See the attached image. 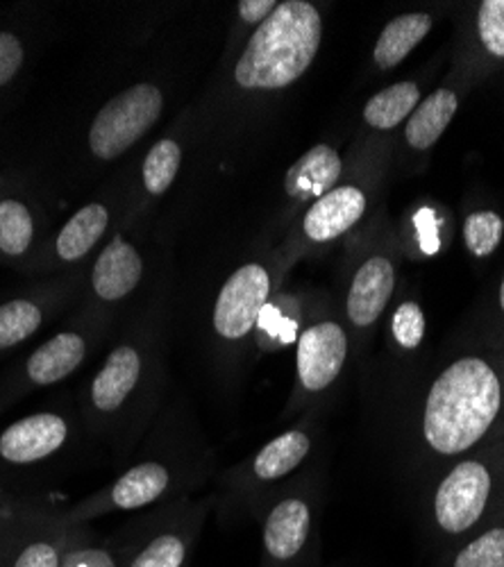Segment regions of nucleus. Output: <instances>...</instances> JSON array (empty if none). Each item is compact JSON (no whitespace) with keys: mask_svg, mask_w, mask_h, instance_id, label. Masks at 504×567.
I'll list each match as a JSON object with an SVG mask.
<instances>
[{"mask_svg":"<svg viewBox=\"0 0 504 567\" xmlns=\"http://www.w3.org/2000/svg\"><path fill=\"white\" fill-rule=\"evenodd\" d=\"M504 422V368L464 354L439 372L421 411L423 445L439 458H462Z\"/></svg>","mask_w":504,"mask_h":567,"instance_id":"f257e3e1","label":"nucleus"},{"mask_svg":"<svg viewBox=\"0 0 504 567\" xmlns=\"http://www.w3.org/2000/svg\"><path fill=\"white\" fill-rule=\"evenodd\" d=\"M323 21L305 0L278 3L275 12L255 30L237 62L235 80L244 89H285L311 66Z\"/></svg>","mask_w":504,"mask_h":567,"instance_id":"f03ea898","label":"nucleus"},{"mask_svg":"<svg viewBox=\"0 0 504 567\" xmlns=\"http://www.w3.org/2000/svg\"><path fill=\"white\" fill-rule=\"evenodd\" d=\"M504 508V452L456 461L436 484L430 529L443 551L477 534ZM441 554V551H439Z\"/></svg>","mask_w":504,"mask_h":567,"instance_id":"7ed1b4c3","label":"nucleus"},{"mask_svg":"<svg viewBox=\"0 0 504 567\" xmlns=\"http://www.w3.org/2000/svg\"><path fill=\"white\" fill-rule=\"evenodd\" d=\"M316 511L307 493H287L261 513L259 567H313Z\"/></svg>","mask_w":504,"mask_h":567,"instance_id":"20e7f679","label":"nucleus"},{"mask_svg":"<svg viewBox=\"0 0 504 567\" xmlns=\"http://www.w3.org/2000/svg\"><path fill=\"white\" fill-rule=\"evenodd\" d=\"M162 107L164 99L155 84H134L119 93L89 130L91 153L101 159H116L155 125Z\"/></svg>","mask_w":504,"mask_h":567,"instance_id":"39448f33","label":"nucleus"},{"mask_svg":"<svg viewBox=\"0 0 504 567\" xmlns=\"http://www.w3.org/2000/svg\"><path fill=\"white\" fill-rule=\"evenodd\" d=\"M270 277L264 266L248 264L230 275L214 305V332L227 341L239 343L248 339L268 305Z\"/></svg>","mask_w":504,"mask_h":567,"instance_id":"423d86ee","label":"nucleus"},{"mask_svg":"<svg viewBox=\"0 0 504 567\" xmlns=\"http://www.w3.org/2000/svg\"><path fill=\"white\" fill-rule=\"evenodd\" d=\"M205 511H179L168 523L116 547L121 567H187L200 536Z\"/></svg>","mask_w":504,"mask_h":567,"instance_id":"0eeeda50","label":"nucleus"},{"mask_svg":"<svg viewBox=\"0 0 504 567\" xmlns=\"http://www.w3.org/2000/svg\"><path fill=\"white\" fill-rule=\"evenodd\" d=\"M348 361V334L335 320H320L302 329L296 346L298 389L307 398L332 389Z\"/></svg>","mask_w":504,"mask_h":567,"instance_id":"6e6552de","label":"nucleus"},{"mask_svg":"<svg viewBox=\"0 0 504 567\" xmlns=\"http://www.w3.org/2000/svg\"><path fill=\"white\" fill-rule=\"evenodd\" d=\"M144 350L132 343L116 346L89 386L91 411L105 420L121 415L130 406L134 395L144 389Z\"/></svg>","mask_w":504,"mask_h":567,"instance_id":"1a4fd4ad","label":"nucleus"},{"mask_svg":"<svg viewBox=\"0 0 504 567\" xmlns=\"http://www.w3.org/2000/svg\"><path fill=\"white\" fill-rule=\"evenodd\" d=\"M66 441L69 422L60 413H32L12 422L0 434V461L10 465H32L60 452Z\"/></svg>","mask_w":504,"mask_h":567,"instance_id":"9d476101","label":"nucleus"},{"mask_svg":"<svg viewBox=\"0 0 504 567\" xmlns=\"http://www.w3.org/2000/svg\"><path fill=\"white\" fill-rule=\"evenodd\" d=\"M393 289L395 272L391 261L384 257H373L366 261L350 284L346 300L348 320L357 329L373 327L384 313L389 300L393 298Z\"/></svg>","mask_w":504,"mask_h":567,"instance_id":"9b49d317","label":"nucleus"},{"mask_svg":"<svg viewBox=\"0 0 504 567\" xmlns=\"http://www.w3.org/2000/svg\"><path fill=\"white\" fill-rule=\"evenodd\" d=\"M89 341L80 332H62L39 346L23 365L25 382L34 389L53 386L73 374L86 359Z\"/></svg>","mask_w":504,"mask_h":567,"instance_id":"f8f14e48","label":"nucleus"},{"mask_svg":"<svg viewBox=\"0 0 504 567\" xmlns=\"http://www.w3.org/2000/svg\"><path fill=\"white\" fill-rule=\"evenodd\" d=\"M366 212V196L357 186H339L318 198L305 216V234L313 244H328L346 234Z\"/></svg>","mask_w":504,"mask_h":567,"instance_id":"ddd939ff","label":"nucleus"},{"mask_svg":"<svg viewBox=\"0 0 504 567\" xmlns=\"http://www.w3.org/2000/svg\"><path fill=\"white\" fill-rule=\"evenodd\" d=\"M311 452V436L302 427H294L266 443L248 465V484L250 486H272L289 477L298 470Z\"/></svg>","mask_w":504,"mask_h":567,"instance_id":"4468645a","label":"nucleus"},{"mask_svg":"<svg viewBox=\"0 0 504 567\" xmlns=\"http://www.w3.org/2000/svg\"><path fill=\"white\" fill-rule=\"evenodd\" d=\"M82 525H69L64 517L53 523H30L19 538L6 567H62L64 554Z\"/></svg>","mask_w":504,"mask_h":567,"instance_id":"2eb2a0df","label":"nucleus"},{"mask_svg":"<svg viewBox=\"0 0 504 567\" xmlns=\"http://www.w3.org/2000/svg\"><path fill=\"white\" fill-rule=\"evenodd\" d=\"M144 275V261L130 244L114 239L99 257L91 284L101 300L114 302L130 296Z\"/></svg>","mask_w":504,"mask_h":567,"instance_id":"dca6fc26","label":"nucleus"},{"mask_svg":"<svg viewBox=\"0 0 504 567\" xmlns=\"http://www.w3.org/2000/svg\"><path fill=\"white\" fill-rule=\"evenodd\" d=\"M343 171L341 157L335 148L320 144L305 153L287 173V192L296 200L323 198L332 192Z\"/></svg>","mask_w":504,"mask_h":567,"instance_id":"f3484780","label":"nucleus"},{"mask_svg":"<svg viewBox=\"0 0 504 567\" xmlns=\"http://www.w3.org/2000/svg\"><path fill=\"white\" fill-rule=\"evenodd\" d=\"M436 567H504V508L477 534L441 551Z\"/></svg>","mask_w":504,"mask_h":567,"instance_id":"a211bd4d","label":"nucleus"},{"mask_svg":"<svg viewBox=\"0 0 504 567\" xmlns=\"http://www.w3.org/2000/svg\"><path fill=\"white\" fill-rule=\"evenodd\" d=\"M460 101H456V93L450 89L434 91L430 99H425L414 114L409 116L404 136L409 146L414 151H428L432 148L445 127L452 123V116L456 114Z\"/></svg>","mask_w":504,"mask_h":567,"instance_id":"6ab92c4d","label":"nucleus"},{"mask_svg":"<svg viewBox=\"0 0 504 567\" xmlns=\"http://www.w3.org/2000/svg\"><path fill=\"white\" fill-rule=\"evenodd\" d=\"M432 30V17L430 14H402L393 19L380 34L373 60L380 69H393L398 66L416 45L428 37Z\"/></svg>","mask_w":504,"mask_h":567,"instance_id":"aec40b11","label":"nucleus"},{"mask_svg":"<svg viewBox=\"0 0 504 567\" xmlns=\"http://www.w3.org/2000/svg\"><path fill=\"white\" fill-rule=\"evenodd\" d=\"M110 214L103 205L91 203L82 207L60 231L58 255L64 261L82 259L91 248L99 244L103 231L107 229Z\"/></svg>","mask_w":504,"mask_h":567,"instance_id":"412c9836","label":"nucleus"},{"mask_svg":"<svg viewBox=\"0 0 504 567\" xmlns=\"http://www.w3.org/2000/svg\"><path fill=\"white\" fill-rule=\"evenodd\" d=\"M421 101V89L414 82H398L387 86L384 91L366 103L363 121L376 130H391L402 123L411 112L416 110Z\"/></svg>","mask_w":504,"mask_h":567,"instance_id":"4be33fe9","label":"nucleus"},{"mask_svg":"<svg viewBox=\"0 0 504 567\" xmlns=\"http://www.w3.org/2000/svg\"><path fill=\"white\" fill-rule=\"evenodd\" d=\"M43 322V311L32 300H10L0 305V352L28 341Z\"/></svg>","mask_w":504,"mask_h":567,"instance_id":"5701e85b","label":"nucleus"},{"mask_svg":"<svg viewBox=\"0 0 504 567\" xmlns=\"http://www.w3.org/2000/svg\"><path fill=\"white\" fill-rule=\"evenodd\" d=\"M34 234V223L28 207L19 200L0 203V252L8 257H21Z\"/></svg>","mask_w":504,"mask_h":567,"instance_id":"b1692460","label":"nucleus"},{"mask_svg":"<svg viewBox=\"0 0 504 567\" xmlns=\"http://www.w3.org/2000/svg\"><path fill=\"white\" fill-rule=\"evenodd\" d=\"M182 162V151L173 138H162L151 148L144 162V184L153 196H162L173 184Z\"/></svg>","mask_w":504,"mask_h":567,"instance_id":"393cba45","label":"nucleus"},{"mask_svg":"<svg viewBox=\"0 0 504 567\" xmlns=\"http://www.w3.org/2000/svg\"><path fill=\"white\" fill-rule=\"evenodd\" d=\"M504 236V223L495 212H473L464 225V241L471 255L484 259L495 252Z\"/></svg>","mask_w":504,"mask_h":567,"instance_id":"a878e982","label":"nucleus"},{"mask_svg":"<svg viewBox=\"0 0 504 567\" xmlns=\"http://www.w3.org/2000/svg\"><path fill=\"white\" fill-rule=\"evenodd\" d=\"M425 313L421 305L407 300L391 318V339L400 352H416L425 339Z\"/></svg>","mask_w":504,"mask_h":567,"instance_id":"bb28decb","label":"nucleus"},{"mask_svg":"<svg viewBox=\"0 0 504 567\" xmlns=\"http://www.w3.org/2000/svg\"><path fill=\"white\" fill-rule=\"evenodd\" d=\"M62 567H121L114 545H99L82 527L69 545Z\"/></svg>","mask_w":504,"mask_h":567,"instance_id":"cd10ccee","label":"nucleus"},{"mask_svg":"<svg viewBox=\"0 0 504 567\" xmlns=\"http://www.w3.org/2000/svg\"><path fill=\"white\" fill-rule=\"evenodd\" d=\"M477 32L484 51L504 60V0H484L477 12Z\"/></svg>","mask_w":504,"mask_h":567,"instance_id":"c85d7f7f","label":"nucleus"},{"mask_svg":"<svg viewBox=\"0 0 504 567\" xmlns=\"http://www.w3.org/2000/svg\"><path fill=\"white\" fill-rule=\"evenodd\" d=\"M34 515H25L17 508L0 504V567H6L19 538L30 527Z\"/></svg>","mask_w":504,"mask_h":567,"instance_id":"c756f323","label":"nucleus"},{"mask_svg":"<svg viewBox=\"0 0 504 567\" xmlns=\"http://www.w3.org/2000/svg\"><path fill=\"white\" fill-rule=\"evenodd\" d=\"M23 64V45L21 41L10 34L0 32V86L8 84Z\"/></svg>","mask_w":504,"mask_h":567,"instance_id":"7c9ffc66","label":"nucleus"},{"mask_svg":"<svg viewBox=\"0 0 504 567\" xmlns=\"http://www.w3.org/2000/svg\"><path fill=\"white\" fill-rule=\"evenodd\" d=\"M275 8H278V3H272V0H241L239 14L248 23H264Z\"/></svg>","mask_w":504,"mask_h":567,"instance_id":"2f4dec72","label":"nucleus"},{"mask_svg":"<svg viewBox=\"0 0 504 567\" xmlns=\"http://www.w3.org/2000/svg\"><path fill=\"white\" fill-rule=\"evenodd\" d=\"M497 305H500V313L504 318V277H502V284H500V293H497Z\"/></svg>","mask_w":504,"mask_h":567,"instance_id":"473e14b6","label":"nucleus"}]
</instances>
